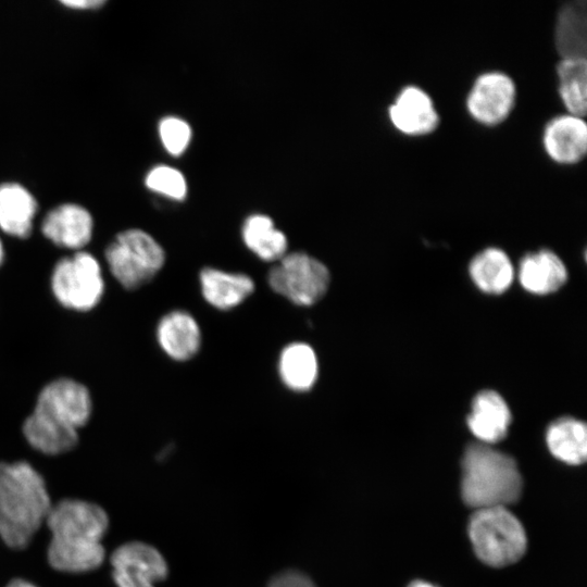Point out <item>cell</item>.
<instances>
[{
  "mask_svg": "<svg viewBox=\"0 0 587 587\" xmlns=\"http://www.w3.org/2000/svg\"><path fill=\"white\" fill-rule=\"evenodd\" d=\"M46 522L51 532L48 561L53 569L83 573L102 564L105 558L102 539L109 519L100 505L63 499L51 507Z\"/></svg>",
  "mask_w": 587,
  "mask_h": 587,
  "instance_id": "6da1fadb",
  "label": "cell"
},
{
  "mask_svg": "<svg viewBox=\"0 0 587 587\" xmlns=\"http://www.w3.org/2000/svg\"><path fill=\"white\" fill-rule=\"evenodd\" d=\"M52 504L40 473L26 461L0 462V538L24 549Z\"/></svg>",
  "mask_w": 587,
  "mask_h": 587,
  "instance_id": "7a4b0ae2",
  "label": "cell"
},
{
  "mask_svg": "<svg viewBox=\"0 0 587 587\" xmlns=\"http://www.w3.org/2000/svg\"><path fill=\"white\" fill-rule=\"evenodd\" d=\"M461 492L475 510L517 501L522 476L515 460L486 444H471L462 460Z\"/></svg>",
  "mask_w": 587,
  "mask_h": 587,
  "instance_id": "3957f363",
  "label": "cell"
},
{
  "mask_svg": "<svg viewBox=\"0 0 587 587\" xmlns=\"http://www.w3.org/2000/svg\"><path fill=\"white\" fill-rule=\"evenodd\" d=\"M49 292L65 311L89 313L102 302L107 292L105 270L102 262L88 250L70 252L52 265Z\"/></svg>",
  "mask_w": 587,
  "mask_h": 587,
  "instance_id": "277c9868",
  "label": "cell"
},
{
  "mask_svg": "<svg viewBox=\"0 0 587 587\" xmlns=\"http://www.w3.org/2000/svg\"><path fill=\"white\" fill-rule=\"evenodd\" d=\"M164 263L163 247L140 228L121 230L103 250L104 270L127 291L138 290L151 283Z\"/></svg>",
  "mask_w": 587,
  "mask_h": 587,
  "instance_id": "5b68a950",
  "label": "cell"
},
{
  "mask_svg": "<svg viewBox=\"0 0 587 587\" xmlns=\"http://www.w3.org/2000/svg\"><path fill=\"white\" fill-rule=\"evenodd\" d=\"M469 535L477 557L490 566L515 563L526 551L524 527L507 507L475 510L470 519Z\"/></svg>",
  "mask_w": 587,
  "mask_h": 587,
  "instance_id": "8992f818",
  "label": "cell"
},
{
  "mask_svg": "<svg viewBox=\"0 0 587 587\" xmlns=\"http://www.w3.org/2000/svg\"><path fill=\"white\" fill-rule=\"evenodd\" d=\"M329 282L327 266L302 251L286 253L267 273L271 289L300 307L319 302Z\"/></svg>",
  "mask_w": 587,
  "mask_h": 587,
  "instance_id": "52a82bcc",
  "label": "cell"
},
{
  "mask_svg": "<svg viewBox=\"0 0 587 587\" xmlns=\"http://www.w3.org/2000/svg\"><path fill=\"white\" fill-rule=\"evenodd\" d=\"M32 410L79 432L90 422L95 402L84 382L61 375L39 388Z\"/></svg>",
  "mask_w": 587,
  "mask_h": 587,
  "instance_id": "ba28073f",
  "label": "cell"
},
{
  "mask_svg": "<svg viewBox=\"0 0 587 587\" xmlns=\"http://www.w3.org/2000/svg\"><path fill=\"white\" fill-rule=\"evenodd\" d=\"M112 577L117 587H155L167 575L163 555L152 546L129 541L111 554Z\"/></svg>",
  "mask_w": 587,
  "mask_h": 587,
  "instance_id": "9c48e42d",
  "label": "cell"
},
{
  "mask_svg": "<svg viewBox=\"0 0 587 587\" xmlns=\"http://www.w3.org/2000/svg\"><path fill=\"white\" fill-rule=\"evenodd\" d=\"M91 213L77 203H62L52 208L40 223L42 236L53 246L75 252L85 250L93 237Z\"/></svg>",
  "mask_w": 587,
  "mask_h": 587,
  "instance_id": "30bf717a",
  "label": "cell"
},
{
  "mask_svg": "<svg viewBox=\"0 0 587 587\" xmlns=\"http://www.w3.org/2000/svg\"><path fill=\"white\" fill-rule=\"evenodd\" d=\"M515 98V84L500 71L480 74L474 82L466 99L470 113L479 122L496 124L510 112Z\"/></svg>",
  "mask_w": 587,
  "mask_h": 587,
  "instance_id": "8fae6325",
  "label": "cell"
},
{
  "mask_svg": "<svg viewBox=\"0 0 587 587\" xmlns=\"http://www.w3.org/2000/svg\"><path fill=\"white\" fill-rule=\"evenodd\" d=\"M155 339L161 350L172 360L192 359L201 347V330L196 319L183 310L164 314L155 327Z\"/></svg>",
  "mask_w": 587,
  "mask_h": 587,
  "instance_id": "7c38bea8",
  "label": "cell"
},
{
  "mask_svg": "<svg viewBox=\"0 0 587 587\" xmlns=\"http://www.w3.org/2000/svg\"><path fill=\"white\" fill-rule=\"evenodd\" d=\"M389 117L399 130L409 135L428 133L439 121L429 95L414 85L400 90L389 107Z\"/></svg>",
  "mask_w": 587,
  "mask_h": 587,
  "instance_id": "4fadbf2b",
  "label": "cell"
},
{
  "mask_svg": "<svg viewBox=\"0 0 587 587\" xmlns=\"http://www.w3.org/2000/svg\"><path fill=\"white\" fill-rule=\"evenodd\" d=\"M544 146L548 154L558 162H577L587 150L585 120L569 112L554 116L545 127Z\"/></svg>",
  "mask_w": 587,
  "mask_h": 587,
  "instance_id": "5bb4252c",
  "label": "cell"
},
{
  "mask_svg": "<svg viewBox=\"0 0 587 587\" xmlns=\"http://www.w3.org/2000/svg\"><path fill=\"white\" fill-rule=\"evenodd\" d=\"M38 203L33 193L17 183L0 185V230L23 240L32 236Z\"/></svg>",
  "mask_w": 587,
  "mask_h": 587,
  "instance_id": "9a60e30c",
  "label": "cell"
},
{
  "mask_svg": "<svg viewBox=\"0 0 587 587\" xmlns=\"http://www.w3.org/2000/svg\"><path fill=\"white\" fill-rule=\"evenodd\" d=\"M511 419L504 399L495 390H483L473 399L467 425L482 444L489 445L507 436Z\"/></svg>",
  "mask_w": 587,
  "mask_h": 587,
  "instance_id": "2e32d148",
  "label": "cell"
},
{
  "mask_svg": "<svg viewBox=\"0 0 587 587\" xmlns=\"http://www.w3.org/2000/svg\"><path fill=\"white\" fill-rule=\"evenodd\" d=\"M199 283L204 300L222 311L242 303L255 288L249 275L225 272L215 267H203L199 274Z\"/></svg>",
  "mask_w": 587,
  "mask_h": 587,
  "instance_id": "e0dca14e",
  "label": "cell"
},
{
  "mask_svg": "<svg viewBox=\"0 0 587 587\" xmlns=\"http://www.w3.org/2000/svg\"><path fill=\"white\" fill-rule=\"evenodd\" d=\"M26 442L46 455H59L73 450L79 441V432L64 426L32 410L22 423Z\"/></svg>",
  "mask_w": 587,
  "mask_h": 587,
  "instance_id": "ac0fdd59",
  "label": "cell"
},
{
  "mask_svg": "<svg viewBox=\"0 0 587 587\" xmlns=\"http://www.w3.org/2000/svg\"><path fill=\"white\" fill-rule=\"evenodd\" d=\"M519 278L527 291L547 295L558 290L566 280L567 272L562 260L551 250L528 253L520 262Z\"/></svg>",
  "mask_w": 587,
  "mask_h": 587,
  "instance_id": "d6986e66",
  "label": "cell"
},
{
  "mask_svg": "<svg viewBox=\"0 0 587 587\" xmlns=\"http://www.w3.org/2000/svg\"><path fill=\"white\" fill-rule=\"evenodd\" d=\"M585 0L564 3L558 12L554 42L561 59L586 58L587 13Z\"/></svg>",
  "mask_w": 587,
  "mask_h": 587,
  "instance_id": "ffe728a7",
  "label": "cell"
},
{
  "mask_svg": "<svg viewBox=\"0 0 587 587\" xmlns=\"http://www.w3.org/2000/svg\"><path fill=\"white\" fill-rule=\"evenodd\" d=\"M278 375L283 384L296 392L309 391L319 377V361L314 349L305 342H291L278 358Z\"/></svg>",
  "mask_w": 587,
  "mask_h": 587,
  "instance_id": "44dd1931",
  "label": "cell"
},
{
  "mask_svg": "<svg viewBox=\"0 0 587 587\" xmlns=\"http://www.w3.org/2000/svg\"><path fill=\"white\" fill-rule=\"evenodd\" d=\"M550 452L560 461L578 465L587 457V428L584 422L564 416L551 423L546 433Z\"/></svg>",
  "mask_w": 587,
  "mask_h": 587,
  "instance_id": "7402d4cb",
  "label": "cell"
},
{
  "mask_svg": "<svg viewBox=\"0 0 587 587\" xmlns=\"http://www.w3.org/2000/svg\"><path fill=\"white\" fill-rule=\"evenodd\" d=\"M469 270L475 285L484 292L492 295L504 292L514 276L513 265L507 253L494 247L477 253Z\"/></svg>",
  "mask_w": 587,
  "mask_h": 587,
  "instance_id": "603a6c76",
  "label": "cell"
},
{
  "mask_svg": "<svg viewBox=\"0 0 587 587\" xmlns=\"http://www.w3.org/2000/svg\"><path fill=\"white\" fill-rule=\"evenodd\" d=\"M241 235L246 247L263 261L277 262L287 253L285 234L275 227L267 215L253 214L247 217Z\"/></svg>",
  "mask_w": 587,
  "mask_h": 587,
  "instance_id": "cb8c5ba5",
  "label": "cell"
},
{
  "mask_svg": "<svg viewBox=\"0 0 587 587\" xmlns=\"http://www.w3.org/2000/svg\"><path fill=\"white\" fill-rule=\"evenodd\" d=\"M559 93L569 113L584 116L587 105L586 58L561 59L557 65Z\"/></svg>",
  "mask_w": 587,
  "mask_h": 587,
  "instance_id": "d4e9b609",
  "label": "cell"
},
{
  "mask_svg": "<svg viewBox=\"0 0 587 587\" xmlns=\"http://www.w3.org/2000/svg\"><path fill=\"white\" fill-rule=\"evenodd\" d=\"M145 184L149 189L177 200L185 198L187 192L183 174L167 165L151 168L145 178Z\"/></svg>",
  "mask_w": 587,
  "mask_h": 587,
  "instance_id": "484cf974",
  "label": "cell"
},
{
  "mask_svg": "<svg viewBox=\"0 0 587 587\" xmlns=\"http://www.w3.org/2000/svg\"><path fill=\"white\" fill-rule=\"evenodd\" d=\"M159 135L167 152L179 155L190 141L191 129L184 120L166 116L159 123Z\"/></svg>",
  "mask_w": 587,
  "mask_h": 587,
  "instance_id": "4316f807",
  "label": "cell"
},
{
  "mask_svg": "<svg viewBox=\"0 0 587 587\" xmlns=\"http://www.w3.org/2000/svg\"><path fill=\"white\" fill-rule=\"evenodd\" d=\"M266 587H315V585L308 575L288 570L275 575Z\"/></svg>",
  "mask_w": 587,
  "mask_h": 587,
  "instance_id": "83f0119b",
  "label": "cell"
},
{
  "mask_svg": "<svg viewBox=\"0 0 587 587\" xmlns=\"http://www.w3.org/2000/svg\"><path fill=\"white\" fill-rule=\"evenodd\" d=\"M61 3L71 9L89 10L98 9L105 3L104 0H63Z\"/></svg>",
  "mask_w": 587,
  "mask_h": 587,
  "instance_id": "f1b7e54d",
  "label": "cell"
},
{
  "mask_svg": "<svg viewBox=\"0 0 587 587\" xmlns=\"http://www.w3.org/2000/svg\"><path fill=\"white\" fill-rule=\"evenodd\" d=\"M5 587H37V586L28 580L17 578L10 582Z\"/></svg>",
  "mask_w": 587,
  "mask_h": 587,
  "instance_id": "f546056e",
  "label": "cell"
},
{
  "mask_svg": "<svg viewBox=\"0 0 587 587\" xmlns=\"http://www.w3.org/2000/svg\"><path fill=\"white\" fill-rule=\"evenodd\" d=\"M5 259H7L5 247H4V243H3V241H2V239L0 237V270L4 265Z\"/></svg>",
  "mask_w": 587,
  "mask_h": 587,
  "instance_id": "4dcf8cb0",
  "label": "cell"
},
{
  "mask_svg": "<svg viewBox=\"0 0 587 587\" xmlns=\"http://www.w3.org/2000/svg\"><path fill=\"white\" fill-rule=\"evenodd\" d=\"M409 587H436L429 583L423 580H415L409 585Z\"/></svg>",
  "mask_w": 587,
  "mask_h": 587,
  "instance_id": "1f68e13d",
  "label": "cell"
}]
</instances>
